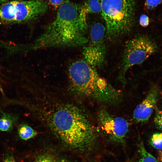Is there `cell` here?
Segmentation results:
<instances>
[{
	"mask_svg": "<svg viewBox=\"0 0 162 162\" xmlns=\"http://www.w3.org/2000/svg\"><path fill=\"white\" fill-rule=\"evenodd\" d=\"M4 162H16L12 155H7L6 157Z\"/></svg>",
	"mask_w": 162,
	"mask_h": 162,
	"instance_id": "ffe728a7",
	"label": "cell"
},
{
	"mask_svg": "<svg viewBox=\"0 0 162 162\" xmlns=\"http://www.w3.org/2000/svg\"><path fill=\"white\" fill-rule=\"evenodd\" d=\"M15 1V23H25L33 20L44 13L48 8L45 0Z\"/></svg>",
	"mask_w": 162,
	"mask_h": 162,
	"instance_id": "52a82bcc",
	"label": "cell"
},
{
	"mask_svg": "<svg viewBox=\"0 0 162 162\" xmlns=\"http://www.w3.org/2000/svg\"><path fill=\"white\" fill-rule=\"evenodd\" d=\"M147 8L152 10L157 7L162 2V0H145Z\"/></svg>",
	"mask_w": 162,
	"mask_h": 162,
	"instance_id": "e0dca14e",
	"label": "cell"
},
{
	"mask_svg": "<svg viewBox=\"0 0 162 162\" xmlns=\"http://www.w3.org/2000/svg\"><path fill=\"white\" fill-rule=\"evenodd\" d=\"M98 119L102 129L113 139L120 141L124 138L129 127L124 118L113 116L102 110L99 113Z\"/></svg>",
	"mask_w": 162,
	"mask_h": 162,
	"instance_id": "ba28073f",
	"label": "cell"
},
{
	"mask_svg": "<svg viewBox=\"0 0 162 162\" xmlns=\"http://www.w3.org/2000/svg\"><path fill=\"white\" fill-rule=\"evenodd\" d=\"M61 162H69L65 160H62Z\"/></svg>",
	"mask_w": 162,
	"mask_h": 162,
	"instance_id": "603a6c76",
	"label": "cell"
},
{
	"mask_svg": "<svg viewBox=\"0 0 162 162\" xmlns=\"http://www.w3.org/2000/svg\"><path fill=\"white\" fill-rule=\"evenodd\" d=\"M50 119L53 131L67 146L82 150L93 142L94 129L86 116L77 108L68 105L59 107Z\"/></svg>",
	"mask_w": 162,
	"mask_h": 162,
	"instance_id": "7a4b0ae2",
	"label": "cell"
},
{
	"mask_svg": "<svg viewBox=\"0 0 162 162\" xmlns=\"http://www.w3.org/2000/svg\"><path fill=\"white\" fill-rule=\"evenodd\" d=\"M105 30L104 26L101 23L97 22L94 24L91 30L89 43L84 49L83 54L84 60L94 67L101 65L105 60Z\"/></svg>",
	"mask_w": 162,
	"mask_h": 162,
	"instance_id": "8992f818",
	"label": "cell"
},
{
	"mask_svg": "<svg viewBox=\"0 0 162 162\" xmlns=\"http://www.w3.org/2000/svg\"><path fill=\"white\" fill-rule=\"evenodd\" d=\"M18 132L20 138L24 140L34 137L37 134L36 131L32 127L25 124H21L19 126Z\"/></svg>",
	"mask_w": 162,
	"mask_h": 162,
	"instance_id": "8fae6325",
	"label": "cell"
},
{
	"mask_svg": "<svg viewBox=\"0 0 162 162\" xmlns=\"http://www.w3.org/2000/svg\"><path fill=\"white\" fill-rule=\"evenodd\" d=\"M106 34L113 39L129 32L133 26L135 0H99Z\"/></svg>",
	"mask_w": 162,
	"mask_h": 162,
	"instance_id": "277c9868",
	"label": "cell"
},
{
	"mask_svg": "<svg viewBox=\"0 0 162 162\" xmlns=\"http://www.w3.org/2000/svg\"><path fill=\"white\" fill-rule=\"evenodd\" d=\"M2 116L0 118V131H7L12 128L16 121V117L14 115L1 111Z\"/></svg>",
	"mask_w": 162,
	"mask_h": 162,
	"instance_id": "30bf717a",
	"label": "cell"
},
{
	"mask_svg": "<svg viewBox=\"0 0 162 162\" xmlns=\"http://www.w3.org/2000/svg\"><path fill=\"white\" fill-rule=\"evenodd\" d=\"M154 122L156 127L162 131V110L158 111L156 114Z\"/></svg>",
	"mask_w": 162,
	"mask_h": 162,
	"instance_id": "2e32d148",
	"label": "cell"
},
{
	"mask_svg": "<svg viewBox=\"0 0 162 162\" xmlns=\"http://www.w3.org/2000/svg\"><path fill=\"white\" fill-rule=\"evenodd\" d=\"M62 160L53 155L45 154L39 156L34 162H61Z\"/></svg>",
	"mask_w": 162,
	"mask_h": 162,
	"instance_id": "9a60e30c",
	"label": "cell"
},
{
	"mask_svg": "<svg viewBox=\"0 0 162 162\" xmlns=\"http://www.w3.org/2000/svg\"><path fill=\"white\" fill-rule=\"evenodd\" d=\"M65 0H49L50 4L53 7L57 8H59Z\"/></svg>",
	"mask_w": 162,
	"mask_h": 162,
	"instance_id": "d6986e66",
	"label": "cell"
},
{
	"mask_svg": "<svg viewBox=\"0 0 162 162\" xmlns=\"http://www.w3.org/2000/svg\"><path fill=\"white\" fill-rule=\"evenodd\" d=\"M157 47L149 37L139 35L129 40L126 44L119 75L120 80L124 82L126 72L131 67L142 63L155 52Z\"/></svg>",
	"mask_w": 162,
	"mask_h": 162,
	"instance_id": "5b68a950",
	"label": "cell"
},
{
	"mask_svg": "<svg viewBox=\"0 0 162 162\" xmlns=\"http://www.w3.org/2000/svg\"><path fill=\"white\" fill-rule=\"evenodd\" d=\"M82 6L87 14L101 12V6L99 0H88Z\"/></svg>",
	"mask_w": 162,
	"mask_h": 162,
	"instance_id": "7c38bea8",
	"label": "cell"
},
{
	"mask_svg": "<svg viewBox=\"0 0 162 162\" xmlns=\"http://www.w3.org/2000/svg\"><path fill=\"white\" fill-rule=\"evenodd\" d=\"M8 0H0V2H4Z\"/></svg>",
	"mask_w": 162,
	"mask_h": 162,
	"instance_id": "7402d4cb",
	"label": "cell"
},
{
	"mask_svg": "<svg viewBox=\"0 0 162 162\" xmlns=\"http://www.w3.org/2000/svg\"><path fill=\"white\" fill-rule=\"evenodd\" d=\"M140 157L139 162H158L155 158L146 149L143 144L140 145Z\"/></svg>",
	"mask_w": 162,
	"mask_h": 162,
	"instance_id": "4fadbf2b",
	"label": "cell"
},
{
	"mask_svg": "<svg viewBox=\"0 0 162 162\" xmlns=\"http://www.w3.org/2000/svg\"><path fill=\"white\" fill-rule=\"evenodd\" d=\"M160 158L161 162H162V150L161 151L160 153Z\"/></svg>",
	"mask_w": 162,
	"mask_h": 162,
	"instance_id": "44dd1931",
	"label": "cell"
},
{
	"mask_svg": "<svg viewBox=\"0 0 162 162\" xmlns=\"http://www.w3.org/2000/svg\"><path fill=\"white\" fill-rule=\"evenodd\" d=\"M87 14L81 6L65 0L59 7L54 21L33 42L24 46L22 49L29 51L84 45L88 42L86 37Z\"/></svg>",
	"mask_w": 162,
	"mask_h": 162,
	"instance_id": "6da1fadb",
	"label": "cell"
},
{
	"mask_svg": "<svg viewBox=\"0 0 162 162\" xmlns=\"http://www.w3.org/2000/svg\"><path fill=\"white\" fill-rule=\"evenodd\" d=\"M151 142L155 148L162 150V133H156L154 134L151 136Z\"/></svg>",
	"mask_w": 162,
	"mask_h": 162,
	"instance_id": "5bb4252c",
	"label": "cell"
},
{
	"mask_svg": "<svg viewBox=\"0 0 162 162\" xmlns=\"http://www.w3.org/2000/svg\"><path fill=\"white\" fill-rule=\"evenodd\" d=\"M68 74L73 88L82 96L107 104H117L122 100L121 93L100 77L94 67L84 59L73 62Z\"/></svg>",
	"mask_w": 162,
	"mask_h": 162,
	"instance_id": "3957f363",
	"label": "cell"
},
{
	"mask_svg": "<svg viewBox=\"0 0 162 162\" xmlns=\"http://www.w3.org/2000/svg\"><path fill=\"white\" fill-rule=\"evenodd\" d=\"M159 94L157 86L151 88L146 97L134 111L133 117L136 122L144 123L148 120L157 104Z\"/></svg>",
	"mask_w": 162,
	"mask_h": 162,
	"instance_id": "9c48e42d",
	"label": "cell"
},
{
	"mask_svg": "<svg viewBox=\"0 0 162 162\" xmlns=\"http://www.w3.org/2000/svg\"><path fill=\"white\" fill-rule=\"evenodd\" d=\"M139 23L140 25L142 27H147L149 23L148 17L145 14H142L140 18Z\"/></svg>",
	"mask_w": 162,
	"mask_h": 162,
	"instance_id": "ac0fdd59",
	"label": "cell"
}]
</instances>
